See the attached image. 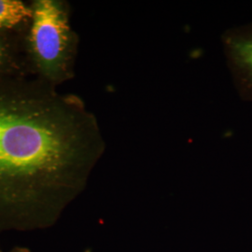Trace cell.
Masks as SVG:
<instances>
[{"mask_svg": "<svg viewBox=\"0 0 252 252\" xmlns=\"http://www.w3.org/2000/svg\"><path fill=\"white\" fill-rule=\"evenodd\" d=\"M105 150L79 96L35 74L0 78V233L54 225Z\"/></svg>", "mask_w": 252, "mask_h": 252, "instance_id": "cell-1", "label": "cell"}, {"mask_svg": "<svg viewBox=\"0 0 252 252\" xmlns=\"http://www.w3.org/2000/svg\"><path fill=\"white\" fill-rule=\"evenodd\" d=\"M27 34V52L32 72L57 86L70 80L79 39L69 20L67 3L36 0Z\"/></svg>", "mask_w": 252, "mask_h": 252, "instance_id": "cell-2", "label": "cell"}, {"mask_svg": "<svg viewBox=\"0 0 252 252\" xmlns=\"http://www.w3.org/2000/svg\"><path fill=\"white\" fill-rule=\"evenodd\" d=\"M221 44L235 90L241 99L252 102V23L227 29Z\"/></svg>", "mask_w": 252, "mask_h": 252, "instance_id": "cell-3", "label": "cell"}, {"mask_svg": "<svg viewBox=\"0 0 252 252\" xmlns=\"http://www.w3.org/2000/svg\"><path fill=\"white\" fill-rule=\"evenodd\" d=\"M27 30L0 31V78L34 74L27 56Z\"/></svg>", "mask_w": 252, "mask_h": 252, "instance_id": "cell-4", "label": "cell"}, {"mask_svg": "<svg viewBox=\"0 0 252 252\" xmlns=\"http://www.w3.org/2000/svg\"><path fill=\"white\" fill-rule=\"evenodd\" d=\"M31 18V4L18 0H0V31L27 30Z\"/></svg>", "mask_w": 252, "mask_h": 252, "instance_id": "cell-5", "label": "cell"}, {"mask_svg": "<svg viewBox=\"0 0 252 252\" xmlns=\"http://www.w3.org/2000/svg\"><path fill=\"white\" fill-rule=\"evenodd\" d=\"M0 252L1 251H0ZM30 252L27 249H24V248H17V249H15V250H13V251H11V252Z\"/></svg>", "mask_w": 252, "mask_h": 252, "instance_id": "cell-6", "label": "cell"}]
</instances>
